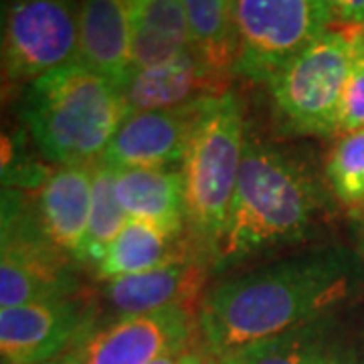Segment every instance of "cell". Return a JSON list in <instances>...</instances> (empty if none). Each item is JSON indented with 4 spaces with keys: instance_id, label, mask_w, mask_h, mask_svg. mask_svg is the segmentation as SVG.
<instances>
[{
    "instance_id": "obj_1",
    "label": "cell",
    "mask_w": 364,
    "mask_h": 364,
    "mask_svg": "<svg viewBox=\"0 0 364 364\" xmlns=\"http://www.w3.org/2000/svg\"><path fill=\"white\" fill-rule=\"evenodd\" d=\"M346 249L320 247L287 255L208 289L198 306V330L213 356L324 320L360 284Z\"/></svg>"
},
{
    "instance_id": "obj_2",
    "label": "cell",
    "mask_w": 364,
    "mask_h": 364,
    "mask_svg": "<svg viewBox=\"0 0 364 364\" xmlns=\"http://www.w3.org/2000/svg\"><path fill=\"white\" fill-rule=\"evenodd\" d=\"M324 210V186L312 170L247 136L233 203L210 253V267L233 269L261 253L304 243L318 231Z\"/></svg>"
},
{
    "instance_id": "obj_3",
    "label": "cell",
    "mask_w": 364,
    "mask_h": 364,
    "mask_svg": "<svg viewBox=\"0 0 364 364\" xmlns=\"http://www.w3.org/2000/svg\"><path fill=\"white\" fill-rule=\"evenodd\" d=\"M128 116L116 83L77 61L31 81L21 102L35 148L59 166L100 160Z\"/></svg>"
},
{
    "instance_id": "obj_4",
    "label": "cell",
    "mask_w": 364,
    "mask_h": 364,
    "mask_svg": "<svg viewBox=\"0 0 364 364\" xmlns=\"http://www.w3.org/2000/svg\"><path fill=\"white\" fill-rule=\"evenodd\" d=\"M245 140L241 102L233 91H227L208 102L184 152L181 172L186 231L208 263L229 217Z\"/></svg>"
},
{
    "instance_id": "obj_5",
    "label": "cell",
    "mask_w": 364,
    "mask_h": 364,
    "mask_svg": "<svg viewBox=\"0 0 364 364\" xmlns=\"http://www.w3.org/2000/svg\"><path fill=\"white\" fill-rule=\"evenodd\" d=\"M358 28L332 25L265 83L282 128L296 136L320 138L338 132Z\"/></svg>"
},
{
    "instance_id": "obj_6",
    "label": "cell",
    "mask_w": 364,
    "mask_h": 364,
    "mask_svg": "<svg viewBox=\"0 0 364 364\" xmlns=\"http://www.w3.org/2000/svg\"><path fill=\"white\" fill-rule=\"evenodd\" d=\"M332 25L326 0H235V75L267 83Z\"/></svg>"
},
{
    "instance_id": "obj_7",
    "label": "cell",
    "mask_w": 364,
    "mask_h": 364,
    "mask_svg": "<svg viewBox=\"0 0 364 364\" xmlns=\"http://www.w3.org/2000/svg\"><path fill=\"white\" fill-rule=\"evenodd\" d=\"M77 265L41 233L33 213L16 196H4L0 310L79 296Z\"/></svg>"
},
{
    "instance_id": "obj_8",
    "label": "cell",
    "mask_w": 364,
    "mask_h": 364,
    "mask_svg": "<svg viewBox=\"0 0 364 364\" xmlns=\"http://www.w3.org/2000/svg\"><path fill=\"white\" fill-rule=\"evenodd\" d=\"M75 0H6L2 16L4 83L18 85L77 59Z\"/></svg>"
},
{
    "instance_id": "obj_9",
    "label": "cell",
    "mask_w": 364,
    "mask_h": 364,
    "mask_svg": "<svg viewBox=\"0 0 364 364\" xmlns=\"http://www.w3.org/2000/svg\"><path fill=\"white\" fill-rule=\"evenodd\" d=\"M196 328L198 318L188 308L114 316L93 326L59 364H150L160 356L191 350Z\"/></svg>"
},
{
    "instance_id": "obj_10",
    "label": "cell",
    "mask_w": 364,
    "mask_h": 364,
    "mask_svg": "<svg viewBox=\"0 0 364 364\" xmlns=\"http://www.w3.org/2000/svg\"><path fill=\"white\" fill-rule=\"evenodd\" d=\"M97 304L85 296L55 298L0 310V352L6 363H51L97 324Z\"/></svg>"
},
{
    "instance_id": "obj_11",
    "label": "cell",
    "mask_w": 364,
    "mask_h": 364,
    "mask_svg": "<svg viewBox=\"0 0 364 364\" xmlns=\"http://www.w3.org/2000/svg\"><path fill=\"white\" fill-rule=\"evenodd\" d=\"M210 100L130 114L100 160L114 170L181 166L193 130Z\"/></svg>"
},
{
    "instance_id": "obj_12",
    "label": "cell",
    "mask_w": 364,
    "mask_h": 364,
    "mask_svg": "<svg viewBox=\"0 0 364 364\" xmlns=\"http://www.w3.org/2000/svg\"><path fill=\"white\" fill-rule=\"evenodd\" d=\"M231 77L208 65L191 47L160 65L132 71L122 85V95L130 114L170 109L227 93Z\"/></svg>"
},
{
    "instance_id": "obj_13",
    "label": "cell",
    "mask_w": 364,
    "mask_h": 364,
    "mask_svg": "<svg viewBox=\"0 0 364 364\" xmlns=\"http://www.w3.org/2000/svg\"><path fill=\"white\" fill-rule=\"evenodd\" d=\"M93 195V162L59 166L45 181L35 198L33 217L59 251L85 265V241Z\"/></svg>"
},
{
    "instance_id": "obj_14",
    "label": "cell",
    "mask_w": 364,
    "mask_h": 364,
    "mask_svg": "<svg viewBox=\"0 0 364 364\" xmlns=\"http://www.w3.org/2000/svg\"><path fill=\"white\" fill-rule=\"evenodd\" d=\"M208 265L205 259H193L107 279L102 298L114 316H138L172 308L195 310V304L200 306L203 301Z\"/></svg>"
},
{
    "instance_id": "obj_15",
    "label": "cell",
    "mask_w": 364,
    "mask_h": 364,
    "mask_svg": "<svg viewBox=\"0 0 364 364\" xmlns=\"http://www.w3.org/2000/svg\"><path fill=\"white\" fill-rule=\"evenodd\" d=\"M75 61L122 90L132 75V0L79 2Z\"/></svg>"
},
{
    "instance_id": "obj_16",
    "label": "cell",
    "mask_w": 364,
    "mask_h": 364,
    "mask_svg": "<svg viewBox=\"0 0 364 364\" xmlns=\"http://www.w3.org/2000/svg\"><path fill=\"white\" fill-rule=\"evenodd\" d=\"M193 259L207 257L188 233H170L152 223L128 219L107 249L97 275L100 279H116Z\"/></svg>"
},
{
    "instance_id": "obj_17",
    "label": "cell",
    "mask_w": 364,
    "mask_h": 364,
    "mask_svg": "<svg viewBox=\"0 0 364 364\" xmlns=\"http://www.w3.org/2000/svg\"><path fill=\"white\" fill-rule=\"evenodd\" d=\"M116 195L130 219L188 233L181 168L116 170Z\"/></svg>"
},
{
    "instance_id": "obj_18",
    "label": "cell",
    "mask_w": 364,
    "mask_h": 364,
    "mask_svg": "<svg viewBox=\"0 0 364 364\" xmlns=\"http://www.w3.org/2000/svg\"><path fill=\"white\" fill-rule=\"evenodd\" d=\"M191 47L182 0H132V71L160 65Z\"/></svg>"
},
{
    "instance_id": "obj_19",
    "label": "cell",
    "mask_w": 364,
    "mask_h": 364,
    "mask_svg": "<svg viewBox=\"0 0 364 364\" xmlns=\"http://www.w3.org/2000/svg\"><path fill=\"white\" fill-rule=\"evenodd\" d=\"M191 43L208 65L235 75V0H182Z\"/></svg>"
},
{
    "instance_id": "obj_20",
    "label": "cell",
    "mask_w": 364,
    "mask_h": 364,
    "mask_svg": "<svg viewBox=\"0 0 364 364\" xmlns=\"http://www.w3.org/2000/svg\"><path fill=\"white\" fill-rule=\"evenodd\" d=\"M334 352L326 342L324 320L299 326L235 348L219 356V364H330Z\"/></svg>"
},
{
    "instance_id": "obj_21",
    "label": "cell",
    "mask_w": 364,
    "mask_h": 364,
    "mask_svg": "<svg viewBox=\"0 0 364 364\" xmlns=\"http://www.w3.org/2000/svg\"><path fill=\"white\" fill-rule=\"evenodd\" d=\"M130 217L116 195V170L102 160L93 162V195H91L90 227L85 241V265L100 267L105 253Z\"/></svg>"
},
{
    "instance_id": "obj_22",
    "label": "cell",
    "mask_w": 364,
    "mask_h": 364,
    "mask_svg": "<svg viewBox=\"0 0 364 364\" xmlns=\"http://www.w3.org/2000/svg\"><path fill=\"white\" fill-rule=\"evenodd\" d=\"M326 181L346 208L364 207V130L348 132L332 148Z\"/></svg>"
},
{
    "instance_id": "obj_23",
    "label": "cell",
    "mask_w": 364,
    "mask_h": 364,
    "mask_svg": "<svg viewBox=\"0 0 364 364\" xmlns=\"http://www.w3.org/2000/svg\"><path fill=\"white\" fill-rule=\"evenodd\" d=\"M356 130H364V26L356 35L354 63L342 93L338 116V132L348 134Z\"/></svg>"
},
{
    "instance_id": "obj_24",
    "label": "cell",
    "mask_w": 364,
    "mask_h": 364,
    "mask_svg": "<svg viewBox=\"0 0 364 364\" xmlns=\"http://www.w3.org/2000/svg\"><path fill=\"white\" fill-rule=\"evenodd\" d=\"M334 25L364 26V0H326Z\"/></svg>"
},
{
    "instance_id": "obj_25",
    "label": "cell",
    "mask_w": 364,
    "mask_h": 364,
    "mask_svg": "<svg viewBox=\"0 0 364 364\" xmlns=\"http://www.w3.org/2000/svg\"><path fill=\"white\" fill-rule=\"evenodd\" d=\"M184 364H219V360L210 352L207 354L200 350H188L184 356Z\"/></svg>"
},
{
    "instance_id": "obj_26",
    "label": "cell",
    "mask_w": 364,
    "mask_h": 364,
    "mask_svg": "<svg viewBox=\"0 0 364 364\" xmlns=\"http://www.w3.org/2000/svg\"><path fill=\"white\" fill-rule=\"evenodd\" d=\"M186 352H181V354H166V356H160L156 360H152L150 364H184Z\"/></svg>"
},
{
    "instance_id": "obj_27",
    "label": "cell",
    "mask_w": 364,
    "mask_h": 364,
    "mask_svg": "<svg viewBox=\"0 0 364 364\" xmlns=\"http://www.w3.org/2000/svg\"><path fill=\"white\" fill-rule=\"evenodd\" d=\"M330 364H358V363H354V360H348V358H342V356H338V354H334V356H332V360H330Z\"/></svg>"
},
{
    "instance_id": "obj_28",
    "label": "cell",
    "mask_w": 364,
    "mask_h": 364,
    "mask_svg": "<svg viewBox=\"0 0 364 364\" xmlns=\"http://www.w3.org/2000/svg\"><path fill=\"white\" fill-rule=\"evenodd\" d=\"M2 364H23V363H6V360H2ZM37 364H59V360H51V363H37Z\"/></svg>"
},
{
    "instance_id": "obj_29",
    "label": "cell",
    "mask_w": 364,
    "mask_h": 364,
    "mask_svg": "<svg viewBox=\"0 0 364 364\" xmlns=\"http://www.w3.org/2000/svg\"><path fill=\"white\" fill-rule=\"evenodd\" d=\"M360 251H363V257H364V215H363V243H360Z\"/></svg>"
}]
</instances>
